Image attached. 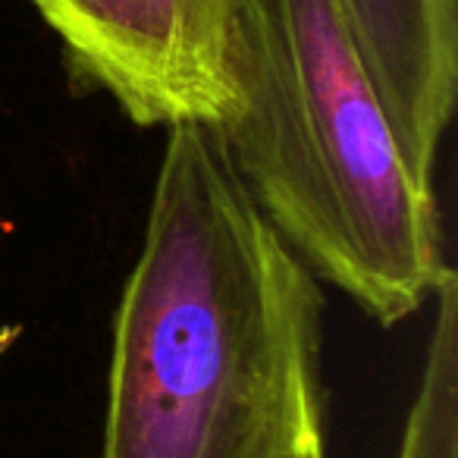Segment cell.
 <instances>
[{"instance_id":"obj_1","label":"cell","mask_w":458,"mask_h":458,"mask_svg":"<svg viewBox=\"0 0 458 458\" xmlns=\"http://www.w3.org/2000/svg\"><path fill=\"white\" fill-rule=\"evenodd\" d=\"M324 295L210 123L166 126L98 458H324Z\"/></svg>"},{"instance_id":"obj_2","label":"cell","mask_w":458,"mask_h":458,"mask_svg":"<svg viewBox=\"0 0 458 458\" xmlns=\"http://www.w3.org/2000/svg\"><path fill=\"white\" fill-rule=\"evenodd\" d=\"M216 123L261 214L311 274L377 324L452 274L433 189L408 170L339 0H233Z\"/></svg>"},{"instance_id":"obj_3","label":"cell","mask_w":458,"mask_h":458,"mask_svg":"<svg viewBox=\"0 0 458 458\" xmlns=\"http://www.w3.org/2000/svg\"><path fill=\"white\" fill-rule=\"evenodd\" d=\"M72 72L139 126L216 123L229 104L223 45L233 0H29Z\"/></svg>"},{"instance_id":"obj_4","label":"cell","mask_w":458,"mask_h":458,"mask_svg":"<svg viewBox=\"0 0 458 458\" xmlns=\"http://www.w3.org/2000/svg\"><path fill=\"white\" fill-rule=\"evenodd\" d=\"M408 170L433 189V164L458 91V0H339Z\"/></svg>"},{"instance_id":"obj_5","label":"cell","mask_w":458,"mask_h":458,"mask_svg":"<svg viewBox=\"0 0 458 458\" xmlns=\"http://www.w3.org/2000/svg\"><path fill=\"white\" fill-rule=\"evenodd\" d=\"M437 318L420 383L402 433L399 458H458V280L449 274L433 295Z\"/></svg>"}]
</instances>
